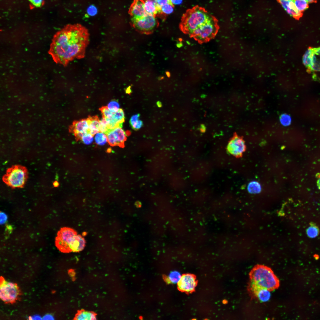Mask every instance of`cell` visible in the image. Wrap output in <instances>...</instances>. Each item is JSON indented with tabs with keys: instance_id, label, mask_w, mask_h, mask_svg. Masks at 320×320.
I'll return each instance as SVG.
<instances>
[{
	"instance_id": "cell-39",
	"label": "cell",
	"mask_w": 320,
	"mask_h": 320,
	"mask_svg": "<svg viewBox=\"0 0 320 320\" xmlns=\"http://www.w3.org/2000/svg\"><path fill=\"white\" fill-rule=\"evenodd\" d=\"M317 185L318 188L320 190V177L317 180Z\"/></svg>"
},
{
	"instance_id": "cell-11",
	"label": "cell",
	"mask_w": 320,
	"mask_h": 320,
	"mask_svg": "<svg viewBox=\"0 0 320 320\" xmlns=\"http://www.w3.org/2000/svg\"><path fill=\"white\" fill-rule=\"evenodd\" d=\"M127 133L121 127H117L111 130L106 134L108 142L112 146H119L123 147L127 139Z\"/></svg>"
},
{
	"instance_id": "cell-20",
	"label": "cell",
	"mask_w": 320,
	"mask_h": 320,
	"mask_svg": "<svg viewBox=\"0 0 320 320\" xmlns=\"http://www.w3.org/2000/svg\"><path fill=\"white\" fill-rule=\"evenodd\" d=\"M110 119L115 123L122 127L125 119L124 113L123 110L120 108L117 112L113 113L112 117Z\"/></svg>"
},
{
	"instance_id": "cell-43",
	"label": "cell",
	"mask_w": 320,
	"mask_h": 320,
	"mask_svg": "<svg viewBox=\"0 0 320 320\" xmlns=\"http://www.w3.org/2000/svg\"><path fill=\"white\" fill-rule=\"evenodd\" d=\"M314 257L316 260H318L319 258V256L317 255H314Z\"/></svg>"
},
{
	"instance_id": "cell-6",
	"label": "cell",
	"mask_w": 320,
	"mask_h": 320,
	"mask_svg": "<svg viewBox=\"0 0 320 320\" xmlns=\"http://www.w3.org/2000/svg\"><path fill=\"white\" fill-rule=\"evenodd\" d=\"M219 28L218 21L213 16L207 22L196 29L190 36L200 43L206 42L216 36Z\"/></svg>"
},
{
	"instance_id": "cell-24",
	"label": "cell",
	"mask_w": 320,
	"mask_h": 320,
	"mask_svg": "<svg viewBox=\"0 0 320 320\" xmlns=\"http://www.w3.org/2000/svg\"><path fill=\"white\" fill-rule=\"evenodd\" d=\"M182 276L180 273L176 271L171 272L167 277L166 280L169 283L172 284L177 283L180 280Z\"/></svg>"
},
{
	"instance_id": "cell-32",
	"label": "cell",
	"mask_w": 320,
	"mask_h": 320,
	"mask_svg": "<svg viewBox=\"0 0 320 320\" xmlns=\"http://www.w3.org/2000/svg\"><path fill=\"white\" fill-rule=\"evenodd\" d=\"M168 3H172L170 0H157L156 1L157 5L161 8L162 6Z\"/></svg>"
},
{
	"instance_id": "cell-14",
	"label": "cell",
	"mask_w": 320,
	"mask_h": 320,
	"mask_svg": "<svg viewBox=\"0 0 320 320\" xmlns=\"http://www.w3.org/2000/svg\"><path fill=\"white\" fill-rule=\"evenodd\" d=\"M145 0H134L128 13L131 19H137L146 15L147 13L145 8Z\"/></svg>"
},
{
	"instance_id": "cell-40",
	"label": "cell",
	"mask_w": 320,
	"mask_h": 320,
	"mask_svg": "<svg viewBox=\"0 0 320 320\" xmlns=\"http://www.w3.org/2000/svg\"><path fill=\"white\" fill-rule=\"evenodd\" d=\"M305 0L308 3H313V2H316V1H317V0Z\"/></svg>"
},
{
	"instance_id": "cell-13",
	"label": "cell",
	"mask_w": 320,
	"mask_h": 320,
	"mask_svg": "<svg viewBox=\"0 0 320 320\" xmlns=\"http://www.w3.org/2000/svg\"><path fill=\"white\" fill-rule=\"evenodd\" d=\"M177 284L178 289L180 290L188 293L194 290L196 286L197 281L193 275L186 274L182 276Z\"/></svg>"
},
{
	"instance_id": "cell-12",
	"label": "cell",
	"mask_w": 320,
	"mask_h": 320,
	"mask_svg": "<svg viewBox=\"0 0 320 320\" xmlns=\"http://www.w3.org/2000/svg\"><path fill=\"white\" fill-rule=\"evenodd\" d=\"M89 123L87 119L74 121L69 127V132L73 133L76 140H81L82 137L88 133Z\"/></svg>"
},
{
	"instance_id": "cell-27",
	"label": "cell",
	"mask_w": 320,
	"mask_h": 320,
	"mask_svg": "<svg viewBox=\"0 0 320 320\" xmlns=\"http://www.w3.org/2000/svg\"><path fill=\"white\" fill-rule=\"evenodd\" d=\"M107 107L110 111L112 112H116L120 109L119 105L116 100H113L108 104Z\"/></svg>"
},
{
	"instance_id": "cell-38",
	"label": "cell",
	"mask_w": 320,
	"mask_h": 320,
	"mask_svg": "<svg viewBox=\"0 0 320 320\" xmlns=\"http://www.w3.org/2000/svg\"><path fill=\"white\" fill-rule=\"evenodd\" d=\"M29 319H41V317L39 315H34L32 316H30L29 317Z\"/></svg>"
},
{
	"instance_id": "cell-17",
	"label": "cell",
	"mask_w": 320,
	"mask_h": 320,
	"mask_svg": "<svg viewBox=\"0 0 320 320\" xmlns=\"http://www.w3.org/2000/svg\"><path fill=\"white\" fill-rule=\"evenodd\" d=\"M89 123L88 132L93 136L100 132V120L97 116H89L87 119Z\"/></svg>"
},
{
	"instance_id": "cell-1",
	"label": "cell",
	"mask_w": 320,
	"mask_h": 320,
	"mask_svg": "<svg viewBox=\"0 0 320 320\" xmlns=\"http://www.w3.org/2000/svg\"><path fill=\"white\" fill-rule=\"evenodd\" d=\"M89 42L86 28L78 24L68 25L54 36L48 53L55 63L66 66L85 57Z\"/></svg>"
},
{
	"instance_id": "cell-2",
	"label": "cell",
	"mask_w": 320,
	"mask_h": 320,
	"mask_svg": "<svg viewBox=\"0 0 320 320\" xmlns=\"http://www.w3.org/2000/svg\"><path fill=\"white\" fill-rule=\"evenodd\" d=\"M55 244L57 249L62 252H78L84 249L86 241L74 229L64 227L58 231Z\"/></svg>"
},
{
	"instance_id": "cell-23",
	"label": "cell",
	"mask_w": 320,
	"mask_h": 320,
	"mask_svg": "<svg viewBox=\"0 0 320 320\" xmlns=\"http://www.w3.org/2000/svg\"><path fill=\"white\" fill-rule=\"evenodd\" d=\"M174 5L172 3L166 4L161 7V12L159 16L164 19L167 15L171 13L174 10Z\"/></svg>"
},
{
	"instance_id": "cell-34",
	"label": "cell",
	"mask_w": 320,
	"mask_h": 320,
	"mask_svg": "<svg viewBox=\"0 0 320 320\" xmlns=\"http://www.w3.org/2000/svg\"><path fill=\"white\" fill-rule=\"evenodd\" d=\"M33 5L36 7H39L42 4L43 0H28Z\"/></svg>"
},
{
	"instance_id": "cell-22",
	"label": "cell",
	"mask_w": 320,
	"mask_h": 320,
	"mask_svg": "<svg viewBox=\"0 0 320 320\" xmlns=\"http://www.w3.org/2000/svg\"><path fill=\"white\" fill-rule=\"evenodd\" d=\"M310 226L306 230V233L310 238H314L317 236L319 234V229L315 223L311 222L310 223Z\"/></svg>"
},
{
	"instance_id": "cell-37",
	"label": "cell",
	"mask_w": 320,
	"mask_h": 320,
	"mask_svg": "<svg viewBox=\"0 0 320 320\" xmlns=\"http://www.w3.org/2000/svg\"><path fill=\"white\" fill-rule=\"evenodd\" d=\"M171 3L173 4H180L182 2V0H170Z\"/></svg>"
},
{
	"instance_id": "cell-3",
	"label": "cell",
	"mask_w": 320,
	"mask_h": 320,
	"mask_svg": "<svg viewBox=\"0 0 320 320\" xmlns=\"http://www.w3.org/2000/svg\"><path fill=\"white\" fill-rule=\"evenodd\" d=\"M213 16L204 8L196 5L187 10L182 17L181 30L190 36L196 28L209 20Z\"/></svg>"
},
{
	"instance_id": "cell-21",
	"label": "cell",
	"mask_w": 320,
	"mask_h": 320,
	"mask_svg": "<svg viewBox=\"0 0 320 320\" xmlns=\"http://www.w3.org/2000/svg\"><path fill=\"white\" fill-rule=\"evenodd\" d=\"M140 114H137L133 115L131 117L129 120V123L134 130H136L141 128L143 125V121L139 119Z\"/></svg>"
},
{
	"instance_id": "cell-35",
	"label": "cell",
	"mask_w": 320,
	"mask_h": 320,
	"mask_svg": "<svg viewBox=\"0 0 320 320\" xmlns=\"http://www.w3.org/2000/svg\"><path fill=\"white\" fill-rule=\"evenodd\" d=\"M0 223L1 224L5 223L7 219V217L6 215L4 213L1 212L0 213Z\"/></svg>"
},
{
	"instance_id": "cell-41",
	"label": "cell",
	"mask_w": 320,
	"mask_h": 320,
	"mask_svg": "<svg viewBox=\"0 0 320 320\" xmlns=\"http://www.w3.org/2000/svg\"><path fill=\"white\" fill-rule=\"evenodd\" d=\"M53 185L55 187H57L59 185V183L58 182L56 181L54 183Z\"/></svg>"
},
{
	"instance_id": "cell-42",
	"label": "cell",
	"mask_w": 320,
	"mask_h": 320,
	"mask_svg": "<svg viewBox=\"0 0 320 320\" xmlns=\"http://www.w3.org/2000/svg\"><path fill=\"white\" fill-rule=\"evenodd\" d=\"M147 1H149L153 2L157 5L156 1L157 0H146Z\"/></svg>"
},
{
	"instance_id": "cell-15",
	"label": "cell",
	"mask_w": 320,
	"mask_h": 320,
	"mask_svg": "<svg viewBox=\"0 0 320 320\" xmlns=\"http://www.w3.org/2000/svg\"><path fill=\"white\" fill-rule=\"evenodd\" d=\"M279 2L287 12L292 17L299 19L302 17V12L296 8L295 0H279Z\"/></svg>"
},
{
	"instance_id": "cell-7",
	"label": "cell",
	"mask_w": 320,
	"mask_h": 320,
	"mask_svg": "<svg viewBox=\"0 0 320 320\" xmlns=\"http://www.w3.org/2000/svg\"><path fill=\"white\" fill-rule=\"evenodd\" d=\"M130 24L138 32L145 34L152 33L159 26V22L156 17L147 13L137 19H131Z\"/></svg>"
},
{
	"instance_id": "cell-30",
	"label": "cell",
	"mask_w": 320,
	"mask_h": 320,
	"mask_svg": "<svg viewBox=\"0 0 320 320\" xmlns=\"http://www.w3.org/2000/svg\"><path fill=\"white\" fill-rule=\"evenodd\" d=\"M93 137L90 133H88L82 137L81 140L85 144L89 145L91 144L93 141Z\"/></svg>"
},
{
	"instance_id": "cell-18",
	"label": "cell",
	"mask_w": 320,
	"mask_h": 320,
	"mask_svg": "<svg viewBox=\"0 0 320 320\" xmlns=\"http://www.w3.org/2000/svg\"><path fill=\"white\" fill-rule=\"evenodd\" d=\"M145 8L146 12L156 17L159 16L161 12V8L153 2L145 0Z\"/></svg>"
},
{
	"instance_id": "cell-31",
	"label": "cell",
	"mask_w": 320,
	"mask_h": 320,
	"mask_svg": "<svg viewBox=\"0 0 320 320\" xmlns=\"http://www.w3.org/2000/svg\"><path fill=\"white\" fill-rule=\"evenodd\" d=\"M281 121L283 124L288 125L290 122L291 119L289 116L287 115H284L281 116Z\"/></svg>"
},
{
	"instance_id": "cell-25",
	"label": "cell",
	"mask_w": 320,
	"mask_h": 320,
	"mask_svg": "<svg viewBox=\"0 0 320 320\" xmlns=\"http://www.w3.org/2000/svg\"><path fill=\"white\" fill-rule=\"evenodd\" d=\"M96 143L99 145H103L108 142L107 135L106 134L101 132L97 133L95 137Z\"/></svg>"
},
{
	"instance_id": "cell-19",
	"label": "cell",
	"mask_w": 320,
	"mask_h": 320,
	"mask_svg": "<svg viewBox=\"0 0 320 320\" xmlns=\"http://www.w3.org/2000/svg\"><path fill=\"white\" fill-rule=\"evenodd\" d=\"M96 314L95 313L82 310L78 311L74 319L92 320L96 319Z\"/></svg>"
},
{
	"instance_id": "cell-9",
	"label": "cell",
	"mask_w": 320,
	"mask_h": 320,
	"mask_svg": "<svg viewBox=\"0 0 320 320\" xmlns=\"http://www.w3.org/2000/svg\"><path fill=\"white\" fill-rule=\"evenodd\" d=\"M303 62L308 70L320 71V47L308 48L303 56Z\"/></svg>"
},
{
	"instance_id": "cell-4",
	"label": "cell",
	"mask_w": 320,
	"mask_h": 320,
	"mask_svg": "<svg viewBox=\"0 0 320 320\" xmlns=\"http://www.w3.org/2000/svg\"><path fill=\"white\" fill-rule=\"evenodd\" d=\"M248 284L265 289L270 291L277 289L279 286V281L272 269L263 265L255 266L249 274Z\"/></svg>"
},
{
	"instance_id": "cell-10",
	"label": "cell",
	"mask_w": 320,
	"mask_h": 320,
	"mask_svg": "<svg viewBox=\"0 0 320 320\" xmlns=\"http://www.w3.org/2000/svg\"><path fill=\"white\" fill-rule=\"evenodd\" d=\"M246 149L245 142L242 137L235 135L230 140L227 146L228 152L236 157L242 156Z\"/></svg>"
},
{
	"instance_id": "cell-28",
	"label": "cell",
	"mask_w": 320,
	"mask_h": 320,
	"mask_svg": "<svg viewBox=\"0 0 320 320\" xmlns=\"http://www.w3.org/2000/svg\"><path fill=\"white\" fill-rule=\"evenodd\" d=\"M99 131L106 134L109 131L107 127L106 119L104 117H102V119L100 120Z\"/></svg>"
},
{
	"instance_id": "cell-33",
	"label": "cell",
	"mask_w": 320,
	"mask_h": 320,
	"mask_svg": "<svg viewBox=\"0 0 320 320\" xmlns=\"http://www.w3.org/2000/svg\"><path fill=\"white\" fill-rule=\"evenodd\" d=\"M88 13L90 15H94L97 13V9L94 6H91L88 9Z\"/></svg>"
},
{
	"instance_id": "cell-36",
	"label": "cell",
	"mask_w": 320,
	"mask_h": 320,
	"mask_svg": "<svg viewBox=\"0 0 320 320\" xmlns=\"http://www.w3.org/2000/svg\"><path fill=\"white\" fill-rule=\"evenodd\" d=\"M43 319H54V317L51 315L47 314L45 315L43 317Z\"/></svg>"
},
{
	"instance_id": "cell-5",
	"label": "cell",
	"mask_w": 320,
	"mask_h": 320,
	"mask_svg": "<svg viewBox=\"0 0 320 320\" xmlns=\"http://www.w3.org/2000/svg\"><path fill=\"white\" fill-rule=\"evenodd\" d=\"M28 171L25 167L20 165L12 166L8 168L2 177L3 181L12 188H23L28 178Z\"/></svg>"
},
{
	"instance_id": "cell-29",
	"label": "cell",
	"mask_w": 320,
	"mask_h": 320,
	"mask_svg": "<svg viewBox=\"0 0 320 320\" xmlns=\"http://www.w3.org/2000/svg\"><path fill=\"white\" fill-rule=\"evenodd\" d=\"M99 110L102 114V117L107 119L111 118L114 113L110 111L108 107L106 106L101 107Z\"/></svg>"
},
{
	"instance_id": "cell-44",
	"label": "cell",
	"mask_w": 320,
	"mask_h": 320,
	"mask_svg": "<svg viewBox=\"0 0 320 320\" xmlns=\"http://www.w3.org/2000/svg\"><path fill=\"white\" fill-rule=\"evenodd\" d=\"M205 129V128L204 127V126H201V131H203L204 132V130Z\"/></svg>"
},
{
	"instance_id": "cell-26",
	"label": "cell",
	"mask_w": 320,
	"mask_h": 320,
	"mask_svg": "<svg viewBox=\"0 0 320 320\" xmlns=\"http://www.w3.org/2000/svg\"><path fill=\"white\" fill-rule=\"evenodd\" d=\"M295 4L297 9L301 12L308 8V3L305 0H295Z\"/></svg>"
},
{
	"instance_id": "cell-16",
	"label": "cell",
	"mask_w": 320,
	"mask_h": 320,
	"mask_svg": "<svg viewBox=\"0 0 320 320\" xmlns=\"http://www.w3.org/2000/svg\"><path fill=\"white\" fill-rule=\"evenodd\" d=\"M249 292L252 295L257 298L260 301L266 302L269 300L271 296L269 291L265 289L248 285Z\"/></svg>"
},
{
	"instance_id": "cell-8",
	"label": "cell",
	"mask_w": 320,
	"mask_h": 320,
	"mask_svg": "<svg viewBox=\"0 0 320 320\" xmlns=\"http://www.w3.org/2000/svg\"><path fill=\"white\" fill-rule=\"evenodd\" d=\"M20 290L17 285L12 282L7 281L1 277L0 297L6 303H13L17 299Z\"/></svg>"
}]
</instances>
